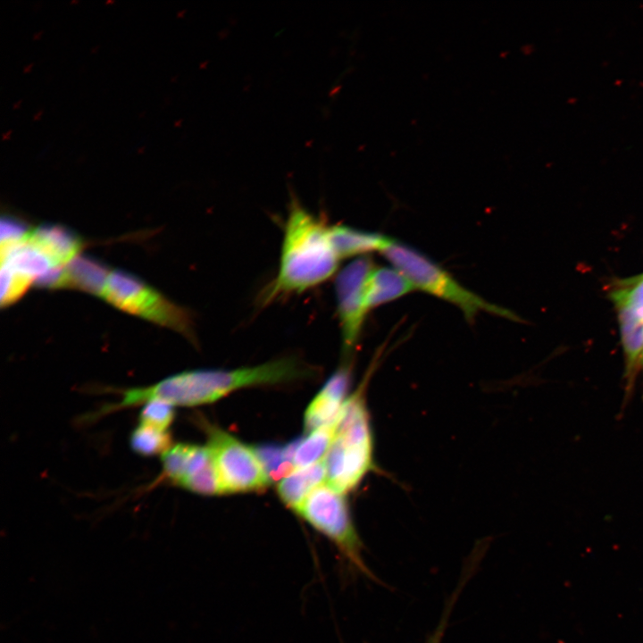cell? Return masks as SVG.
Instances as JSON below:
<instances>
[{"mask_svg":"<svg viewBox=\"0 0 643 643\" xmlns=\"http://www.w3.org/2000/svg\"><path fill=\"white\" fill-rule=\"evenodd\" d=\"M339 257L330 237V226L292 197L286 221L279 270L267 287L263 303L299 294L332 277Z\"/></svg>","mask_w":643,"mask_h":643,"instance_id":"cell-1","label":"cell"},{"mask_svg":"<svg viewBox=\"0 0 643 643\" xmlns=\"http://www.w3.org/2000/svg\"><path fill=\"white\" fill-rule=\"evenodd\" d=\"M313 371L294 357L234 370L186 371L146 387V397L172 405L195 406L218 400L245 387L272 385L311 376Z\"/></svg>","mask_w":643,"mask_h":643,"instance_id":"cell-2","label":"cell"},{"mask_svg":"<svg viewBox=\"0 0 643 643\" xmlns=\"http://www.w3.org/2000/svg\"><path fill=\"white\" fill-rule=\"evenodd\" d=\"M364 385L343 404L335 422L334 438L324 459L326 483L341 493L355 489L374 468Z\"/></svg>","mask_w":643,"mask_h":643,"instance_id":"cell-3","label":"cell"},{"mask_svg":"<svg viewBox=\"0 0 643 643\" xmlns=\"http://www.w3.org/2000/svg\"><path fill=\"white\" fill-rule=\"evenodd\" d=\"M382 255L414 286L428 294L447 301L463 313L467 321L474 319L479 312H488L512 321L520 318L512 311L486 301L467 289L447 271L416 249L394 241Z\"/></svg>","mask_w":643,"mask_h":643,"instance_id":"cell-4","label":"cell"},{"mask_svg":"<svg viewBox=\"0 0 643 643\" xmlns=\"http://www.w3.org/2000/svg\"><path fill=\"white\" fill-rule=\"evenodd\" d=\"M296 513L335 545L352 572L380 582L363 559V545L343 493L325 482L309 494Z\"/></svg>","mask_w":643,"mask_h":643,"instance_id":"cell-5","label":"cell"},{"mask_svg":"<svg viewBox=\"0 0 643 643\" xmlns=\"http://www.w3.org/2000/svg\"><path fill=\"white\" fill-rule=\"evenodd\" d=\"M98 296L123 312L174 330L191 341L196 339L188 309L127 272L110 271Z\"/></svg>","mask_w":643,"mask_h":643,"instance_id":"cell-6","label":"cell"},{"mask_svg":"<svg viewBox=\"0 0 643 643\" xmlns=\"http://www.w3.org/2000/svg\"><path fill=\"white\" fill-rule=\"evenodd\" d=\"M208 444L221 494L264 489L271 481L254 447L216 427H208Z\"/></svg>","mask_w":643,"mask_h":643,"instance_id":"cell-7","label":"cell"},{"mask_svg":"<svg viewBox=\"0 0 643 643\" xmlns=\"http://www.w3.org/2000/svg\"><path fill=\"white\" fill-rule=\"evenodd\" d=\"M374 267L369 256H359L337 275V313L346 352H350L355 347L361 335L369 311L365 299L366 284Z\"/></svg>","mask_w":643,"mask_h":643,"instance_id":"cell-8","label":"cell"},{"mask_svg":"<svg viewBox=\"0 0 643 643\" xmlns=\"http://www.w3.org/2000/svg\"><path fill=\"white\" fill-rule=\"evenodd\" d=\"M23 241L47 262L53 274L79 257L83 246L78 236L59 226H41L28 230Z\"/></svg>","mask_w":643,"mask_h":643,"instance_id":"cell-9","label":"cell"},{"mask_svg":"<svg viewBox=\"0 0 643 643\" xmlns=\"http://www.w3.org/2000/svg\"><path fill=\"white\" fill-rule=\"evenodd\" d=\"M350 372L348 365L341 366L325 382L305 411L304 423L306 431H313L336 422L346 401Z\"/></svg>","mask_w":643,"mask_h":643,"instance_id":"cell-10","label":"cell"},{"mask_svg":"<svg viewBox=\"0 0 643 643\" xmlns=\"http://www.w3.org/2000/svg\"><path fill=\"white\" fill-rule=\"evenodd\" d=\"M163 474L171 484L185 489L194 478L213 466L208 447L179 443L162 455Z\"/></svg>","mask_w":643,"mask_h":643,"instance_id":"cell-11","label":"cell"},{"mask_svg":"<svg viewBox=\"0 0 643 643\" xmlns=\"http://www.w3.org/2000/svg\"><path fill=\"white\" fill-rule=\"evenodd\" d=\"M621 339L623 350V398L622 408L631 399L641 371L643 355V321L630 311L617 309Z\"/></svg>","mask_w":643,"mask_h":643,"instance_id":"cell-12","label":"cell"},{"mask_svg":"<svg viewBox=\"0 0 643 643\" xmlns=\"http://www.w3.org/2000/svg\"><path fill=\"white\" fill-rule=\"evenodd\" d=\"M109 272L102 264L79 256L39 285L49 288H75L99 296Z\"/></svg>","mask_w":643,"mask_h":643,"instance_id":"cell-13","label":"cell"},{"mask_svg":"<svg viewBox=\"0 0 643 643\" xmlns=\"http://www.w3.org/2000/svg\"><path fill=\"white\" fill-rule=\"evenodd\" d=\"M330 237L340 260L363 256L372 251L382 252L395 241L380 233L363 231L343 224L330 226Z\"/></svg>","mask_w":643,"mask_h":643,"instance_id":"cell-14","label":"cell"},{"mask_svg":"<svg viewBox=\"0 0 643 643\" xmlns=\"http://www.w3.org/2000/svg\"><path fill=\"white\" fill-rule=\"evenodd\" d=\"M413 283L398 270L390 267H374L366 284L368 310L396 300L414 290Z\"/></svg>","mask_w":643,"mask_h":643,"instance_id":"cell-15","label":"cell"},{"mask_svg":"<svg viewBox=\"0 0 643 643\" xmlns=\"http://www.w3.org/2000/svg\"><path fill=\"white\" fill-rule=\"evenodd\" d=\"M326 479L324 460L308 467L300 468L284 477L278 486L280 499L295 512L317 487Z\"/></svg>","mask_w":643,"mask_h":643,"instance_id":"cell-16","label":"cell"},{"mask_svg":"<svg viewBox=\"0 0 643 643\" xmlns=\"http://www.w3.org/2000/svg\"><path fill=\"white\" fill-rule=\"evenodd\" d=\"M335 422L311 431L305 438L294 440L293 463L296 469L323 461L322 459L326 456L334 438Z\"/></svg>","mask_w":643,"mask_h":643,"instance_id":"cell-17","label":"cell"},{"mask_svg":"<svg viewBox=\"0 0 643 643\" xmlns=\"http://www.w3.org/2000/svg\"><path fill=\"white\" fill-rule=\"evenodd\" d=\"M254 450L260 460L270 481L286 477L293 472L294 442L285 446L262 444Z\"/></svg>","mask_w":643,"mask_h":643,"instance_id":"cell-18","label":"cell"},{"mask_svg":"<svg viewBox=\"0 0 643 643\" xmlns=\"http://www.w3.org/2000/svg\"><path fill=\"white\" fill-rule=\"evenodd\" d=\"M171 442L169 430H162L140 423L133 430L129 438L131 449L146 457L164 454L172 447Z\"/></svg>","mask_w":643,"mask_h":643,"instance_id":"cell-19","label":"cell"},{"mask_svg":"<svg viewBox=\"0 0 643 643\" xmlns=\"http://www.w3.org/2000/svg\"><path fill=\"white\" fill-rule=\"evenodd\" d=\"M609 296L616 309H626L643 321V273L612 285Z\"/></svg>","mask_w":643,"mask_h":643,"instance_id":"cell-20","label":"cell"},{"mask_svg":"<svg viewBox=\"0 0 643 643\" xmlns=\"http://www.w3.org/2000/svg\"><path fill=\"white\" fill-rule=\"evenodd\" d=\"M175 416L174 406L167 402L153 399L144 404L138 415L140 424L168 430Z\"/></svg>","mask_w":643,"mask_h":643,"instance_id":"cell-21","label":"cell"},{"mask_svg":"<svg viewBox=\"0 0 643 643\" xmlns=\"http://www.w3.org/2000/svg\"><path fill=\"white\" fill-rule=\"evenodd\" d=\"M473 572L474 564H471L469 569L465 570V572L463 573V578H461V580H459L458 587H456L455 592H453L450 598L447 602V605L444 608V612L442 614L440 621L438 622L434 631L428 637L425 643H441L448 624V620L451 615L453 607L462 591V589L463 588V586H465L468 579L471 577Z\"/></svg>","mask_w":643,"mask_h":643,"instance_id":"cell-22","label":"cell"},{"mask_svg":"<svg viewBox=\"0 0 643 643\" xmlns=\"http://www.w3.org/2000/svg\"><path fill=\"white\" fill-rule=\"evenodd\" d=\"M641 372L643 374V355H642V360H641Z\"/></svg>","mask_w":643,"mask_h":643,"instance_id":"cell-23","label":"cell"}]
</instances>
